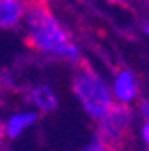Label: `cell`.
<instances>
[{"label": "cell", "mask_w": 149, "mask_h": 151, "mask_svg": "<svg viewBox=\"0 0 149 151\" xmlns=\"http://www.w3.org/2000/svg\"><path fill=\"white\" fill-rule=\"evenodd\" d=\"M22 29L34 52L68 65H81L83 50L79 43L49 6L31 2L24 16Z\"/></svg>", "instance_id": "obj_1"}, {"label": "cell", "mask_w": 149, "mask_h": 151, "mask_svg": "<svg viewBox=\"0 0 149 151\" xmlns=\"http://www.w3.org/2000/svg\"><path fill=\"white\" fill-rule=\"evenodd\" d=\"M138 139L145 151H149V121H140L138 124Z\"/></svg>", "instance_id": "obj_9"}, {"label": "cell", "mask_w": 149, "mask_h": 151, "mask_svg": "<svg viewBox=\"0 0 149 151\" xmlns=\"http://www.w3.org/2000/svg\"><path fill=\"white\" fill-rule=\"evenodd\" d=\"M2 135H4V122L0 121V137H2Z\"/></svg>", "instance_id": "obj_14"}, {"label": "cell", "mask_w": 149, "mask_h": 151, "mask_svg": "<svg viewBox=\"0 0 149 151\" xmlns=\"http://www.w3.org/2000/svg\"><path fill=\"white\" fill-rule=\"evenodd\" d=\"M110 88H111V96H113L117 104H124V106H133L138 99H140V83L135 70L122 67L119 70H115L113 78L110 81Z\"/></svg>", "instance_id": "obj_4"}, {"label": "cell", "mask_w": 149, "mask_h": 151, "mask_svg": "<svg viewBox=\"0 0 149 151\" xmlns=\"http://www.w3.org/2000/svg\"><path fill=\"white\" fill-rule=\"evenodd\" d=\"M29 4V0H0V31L22 27Z\"/></svg>", "instance_id": "obj_7"}, {"label": "cell", "mask_w": 149, "mask_h": 151, "mask_svg": "<svg viewBox=\"0 0 149 151\" xmlns=\"http://www.w3.org/2000/svg\"><path fill=\"white\" fill-rule=\"evenodd\" d=\"M135 117H137V113L133 111L131 106L115 103L99 121H95L97 122L95 135L102 139L108 146L117 149L128 140L129 133L133 129V124H135Z\"/></svg>", "instance_id": "obj_3"}, {"label": "cell", "mask_w": 149, "mask_h": 151, "mask_svg": "<svg viewBox=\"0 0 149 151\" xmlns=\"http://www.w3.org/2000/svg\"><path fill=\"white\" fill-rule=\"evenodd\" d=\"M147 6H149V0H147Z\"/></svg>", "instance_id": "obj_16"}, {"label": "cell", "mask_w": 149, "mask_h": 151, "mask_svg": "<svg viewBox=\"0 0 149 151\" xmlns=\"http://www.w3.org/2000/svg\"><path fill=\"white\" fill-rule=\"evenodd\" d=\"M25 101L38 113H52L59 106V97L54 86L49 83H36L27 88Z\"/></svg>", "instance_id": "obj_5"}, {"label": "cell", "mask_w": 149, "mask_h": 151, "mask_svg": "<svg viewBox=\"0 0 149 151\" xmlns=\"http://www.w3.org/2000/svg\"><path fill=\"white\" fill-rule=\"evenodd\" d=\"M137 115L140 121H149V99H138Z\"/></svg>", "instance_id": "obj_10"}, {"label": "cell", "mask_w": 149, "mask_h": 151, "mask_svg": "<svg viewBox=\"0 0 149 151\" xmlns=\"http://www.w3.org/2000/svg\"><path fill=\"white\" fill-rule=\"evenodd\" d=\"M144 34H145V38L149 40V24H144Z\"/></svg>", "instance_id": "obj_13"}, {"label": "cell", "mask_w": 149, "mask_h": 151, "mask_svg": "<svg viewBox=\"0 0 149 151\" xmlns=\"http://www.w3.org/2000/svg\"><path fill=\"white\" fill-rule=\"evenodd\" d=\"M81 151H115L111 146H108L102 139H99L97 135H94L85 146H83V149Z\"/></svg>", "instance_id": "obj_8"}, {"label": "cell", "mask_w": 149, "mask_h": 151, "mask_svg": "<svg viewBox=\"0 0 149 151\" xmlns=\"http://www.w3.org/2000/svg\"><path fill=\"white\" fill-rule=\"evenodd\" d=\"M2 83H4V81H2V76H0V86H2Z\"/></svg>", "instance_id": "obj_15"}, {"label": "cell", "mask_w": 149, "mask_h": 151, "mask_svg": "<svg viewBox=\"0 0 149 151\" xmlns=\"http://www.w3.org/2000/svg\"><path fill=\"white\" fill-rule=\"evenodd\" d=\"M70 88L81 110L92 121H99L115 104V99L111 96L110 81L92 67L77 65L76 72L72 76Z\"/></svg>", "instance_id": "obj_2"}, {"label": "cell", "mask_w": 149, "mask_h": 151, "mask_svg": "<svg viewBox=\"0 0 149 151\" xmlns=\"http://www.w3.org/2000/svg\"><path fill=\"white\" fill-rule=\"evenodd\" d=\"M40 121V113L34 108H22L13 111L11 115L4 121V135L11 140L22 137L27 129L34 128Z\"/></svg>", "instance_id": "obj_6"}, {"label": "cell", "mask_w": 149, "mask_h": 151, "mask_svg": "<svg viewBox=\"0 0 149 151\" xmlns=\"http://www.w3.org/2000/svg\"><path fill=\"white\" fill-rule=\"evenodd\" d=\"M113 4H117V6H124V7H128V6H131L133 4V0H111Z\"/></svg>", "instance_id": "obj_12"}, {"label": "cell", "mask_w": 149, "mask_h": 151, "mask_svg": "<svg viewBox=\"0 0 149 151\" xmlns=\"http://www.w3.org/2000/svg\"><path fill=\"white\" fill-rule=\"evenodd\" d=\"M29 2H34V4H45V6H50V4H56V2H61V0H29Z\"/></svg>", "instance_id": "obj_11"}]
</instances>
